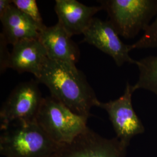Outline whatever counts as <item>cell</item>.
<instances>
[{"label": "cell", "instance_id": "15", "mask_svg": "<svg viewBox=\"0 0 157 157\" xmlns=\"http://www.w3.org/2000/svg\"><path fill=\"white\" fill-rule=\"evenodd\" d=\"M134 49L157 48V15L154 21L144 32V34L136 43L131 44Z\"/></svg>", "mask_w": 157, "mask_h": 157}, {"label": "cell", "instance_id": "10", "mask_svg": "<svg viewBox=\"0 0 157 157\" xmlns=\"http://www.w3.org/2000/svg\"><path fill=\"white\" fill-rule=\"evenodd\" d=\"M54 10L58 22L70 37L83 34L101 6H87L76 0H56Z\"/></svg>", "mask_w": 157, "mask_h": 157}, {"label": "cell", "instance_id": "5", "mask_svg": "<svg viewBox=\"0 0 157 157\" xmlns=\"http://www.w3.org/2000/svg\"><path fill=\"white\" fill-rule=\"evenodd\" d=\"M37 80L18 84L12 90L0 110L1 130L17 122L36 121L43 100Z\"/></svg>", "mask_w": 157, "mask_h": 157}, {"label": "cell", "instance_id": "11", "mask_svg": "<svg viewBox=\"0 0 157 157\" xmlns=\"http://www.w3.org/2000/svg\"><path fill=\"white\" fill-rule=\"evenodd\" d=\"M9 68L19 73H32L36 78L48 59L47 51L39 39H25L14 44Z\"/></svg>", "mask_w": 157, "mask_h": 157}, {"label": "cell", "instance_id": "4", "mask_svg": "<svg viewBox=\"0 0 157 157\" xmlns=\"http://www.w3.org/2000/svg\"><path fill=\"white\" fill-rule=\"evenodd\" d=\"M88 117L72 112L51 96L43 98L36 121L59 145L69 143L87 128Z\"/></svg>", "mask_w": 157, "mask_h": 157}, {"label": "cell", "instance_id": "12", "mask_svg": "<svg viewBox=\"0 0 157 157\" xmlns=\"http://www.w3.org/2000/svg\"><path fill=\"white\" fill-rule=\"evenodd\" d=\"M2 27L1 34L9 44L13 45L25 39H39V26L33 21L13 5L0 17Z\"/></svg>", "mask_w": 157, "mask_h": 157}, {"label": "cell", "instance_id": "8", "mask_svg": "<svg viewBox=\"0 0 157 157\" xmlns=\"http://www.w3.org/2000/svg\"><path fill=\"white\" fill-rule=\"evenodd\" d=\"M83 41L93 45L111 56L118 67L125 63L136 65L129 55L132 50L131 44H126L119 38V35L108 21L94 17L89 26L83 34Z\"/></svg>", "mask_w": 157, "mask_h": 157}, {"label": "cell", "instance_id": "1", "mask_svg": "<svg viewBox=\"0 0 157 157\" xmlns=\"http://www.w3.org/2000/svg\"><path fill=\"white\" fill-rule=\"evenodd\" d=\"M37 81L45 84L51 97L81 116L89 118L91 109L98 107L100 102L84 74L77 67L48 58Z\"/></svg>", "mask_w": 157, "mask_h": 157}, {"label": "cell", "instance_id": "3", "mask_svg": "<svg viewBox=\"0 0 157 157\" xmlns=\"http://www.w3.org/2000/svg\"><path fill=\"white\" fill-rule=\"evenodd\" d=\"M103 10L119 35L133 39L144 32L157 15V0H101Z\"/></svg>", "mask_w": 157, "mask_h": 157}, {"label": "cell", "instance_id": "17", "mask_svg": "<svg viewBox=\"0 0 157 157\" xmlns=\"http://www.w3.org/2000/svg\"><path fill=\"white\" fill-rule=\"evenodd\" d=\"M12 4V0H0V17H2Z\"/></svg>", "mask_w": 157, "mask_h": 157}, {"label": "cell", "instance_id": "9", "mask_svg": "<svg viewBox=\"0 0 157 157\" xmlns=\"http://www.w3.org/2000/svg\"><path fill=\"white\" fill-rule=\"evenodd\" d=\"M58 22L46 26L40 33L39 40L44 47L48 58L71 67H76L80 51L78 45Z\"/></svg>", "mask_w": 157, "mask_h": 157}, {"label": "cell", "instance_id": "6", "mask_svg": "<svg viewBox=\"0 0 157 157\" xmlns=\"http://www.w3.org/2000/svg\"><path fill=\"white\" fill-rule=\"evenodd\" d=\"M128 147L117 137L107 139L87 127L71 143L59 145L50 157H126Z\"/></svg>", "mask_w": 157, "mask_h": 157}, {"label": "cell", "instance_id": "2", "mask_svg": "<svg viewBox=\"0 0 157 157\" xmlns=\"http://www.w3.org/2000/svg\"><path fill=\"white\" fill-rule=\"evenodd\" d=\"M0 153L5 157H50L59 145L36 121L17 122L1 130Z\"/></svg>", "mask_w": 157, "mask_h": 157}, {"label": "cell", "instance_id": "16", "mask_svg": "<svg viewBox=\"0 0 157 157\" xmlns=\"http://www.w3.org/2000/svg\"><path fill=\"white\" fill-rule=\"evenodd\" d=\"M7 43L2 34H0V72L4 73L6 70L9 68V63L11 52L8 50Z\"/></svg>", "mask_w": 157, "mask_h": 157}, {"label": "cell", "instance_id": "7", "mask_svg": "<svg viewBox=\"0 0 157 157\" xmlns=\"http://www.w3.org/2000/svg\"><path fill=\"white\" fill-rule=\"evenodd\" d=\"M135 91L133 86L127 82L123 95L115 100L100 102L98 105L108 113L116 137L128 146L132 138L145 131L132 105V97Z\"/></svg>", "mask_w": 157, "mask_h": 157}, {"label": "cell", "instance_id": "14", "mask_svg": "<svg viewBox=\"0 0 157 157\" xmlns=\"http://www.w3.org/2000/svg\"><path fill=\"white\" fill-rule=\"evenodd\" d=\"M13 5L31 18L39 26L40 32L46 27L36 0H12Z\"/></svg>", "mask_w": 157, "mask_h": 157}, {"label": "cell", "instance_id": "13", "mask_svg": "<svg viewBox=\"0 0 157 157\" xmlns=\"http://www.w3.org/2000/svg\"><path fill=\"white\" fill-rule=\"evenodd\" d=\"M139 71L137 82L133 85L135 91L144 89L157 96V56H148L137 61Z\"/></svg>", "mask_w": 157, "mask_h": 157}]
</instances>
